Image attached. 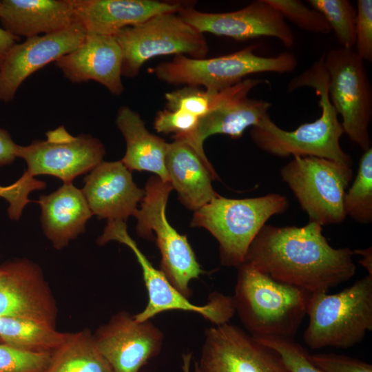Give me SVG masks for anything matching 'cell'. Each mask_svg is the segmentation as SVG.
<instances>
[{"label":"cell","mask_w":372,"mask_h":372,"mask_svg":"<svg viewBox=\"0 0 372 372\" xmlns=\"http://www.w3.org/2000/svg\"><path fill=\"white\" fill-rule=\"evenodd\" d=\"M74 20L87 32L114 35L158 14L176 12L181 3L155 0H73Z\"/></svg>","instance_id":"21"},{"label":"cell","mask_w":372,"mask_h":372,"mask_svg":"<svg viewBox=\"0 0 372 372\" xmlns=\"http://www.w3.org/2000/svg\"><path fill=\"white\" fill-rule=\"evenodd\" d=\"M45 140L28 145H17V158L27 163L29 176L51 175L63 183H72L76 176L91 172L103 161V143L88 134L73 136L64 125L46 132Z\"/></svg>","instance_id":"12"},{"label":"cell","mask_w":372,"mask_h":372,"mask_svg":"<svg viewBox=\"0 0 372 372\" xmlns=\"http://www.w3.org/2000/svg\"><path fill=\"white\" fill-rule=\"evenodd\" d=\"M173 187L157 176H151L145 187L140 209L133 216L137 220L139 236L152 240L153 233L161 254V271L183 296L192 294L189 282L205 272L197 261L187 236L180 234L168 222L166 205Z\"/></svg>","instance_id":"7"},{"label":"cell","mask_w":372,"mask_h":372,"mask_svg":"<svg viewBox=\"0 0 372 372\" xmlns=\"http://www.w3.org/2000/svg\"><path fill=\"white\" fill-rule=\"evenodd\" d=\"M45 187L44 182L38 180L25 173L14 183L7 187L0 186V197L9 203L8 216L12 220H19L23 207L30 202L28 194L34 189Z\"/></svg>","instance_id":"34"},{"label":"cell","mask_w":372,"mask_h":372,"mask_svg":"<svg viewBox=\"0 0 372 372\" xmlns=\"http://www.w3.org/2000/svg\"><path fill=\"white\" fill-rule=\"evenodd\" d=\"M18 37L0 28V67L9 50L17 43Z\"/></svg>","instance_id":"39"},{"label":"cell","mask_w":372,"mask_h":372,"mask_svg":"<svg viewBox=\"0 0 372 372\" xmlns=\"http://www.w3.org/2000/svg\"><path fill=\"white\" fill-rule=\"evenodd\" d=\"M87 31L74 21L59 31L26 38L9 50L0 67V101H11L31 74L70 53L84 39Z\"/></svg>","instance_id":"17"},{"label":"cell","mask_w":372,"mask_h":372,"mask_svg":"<svg viewBox=\"0 0 372 372\" xmlns=\"http://www.w3.org/2000/svg\"><path fill=\"white\" fill-rule=\"evenodd\" d=\"M114 372H139L163 347V332L149 320L137 321L126 311L114 315L93 335Z\"/></svg>","instance_id":"16"},{"label":"cell","mask_w":372,"mask_h":372,"mask_svg":"<svg viewBox=\"0 0 372 372\" xmlns=\"http://www.w3.org/2000/svg\"><path fill=\"white\" fill-rule=\"evenodd\" d=\"M165 167L169 183L189 209L195 211L220 196L211 184V180L218 179L214 167L185 142L174 140L168 143Z\"/></svg>","instance_id":"22"},{"label":"cell","mask_w":372,"mask_h":372,"mask_svg":"<svg viewBox=\"0 0 372 372\" xmlns=\"http://www.w3.org/2000/svg\"><path fill=\"white\" fill-rule=\"evenodd\" d=\"M50 353H35L0 343V372H45Z\"/></svg>","instance_id":"32"},{"label":"cell","mask_w":372,"mask_h":372,"mask_svg":"<svg viewBox=\"0 0 372 372\" xmlns=\"http://www.w3.org/2000/svg\"><path fill=\"white\" fill-rule=\"evenodd\" d=\"M328 86L329 76L322 54L309 68L292 79L287 86L289 92L303 87L314 89L319 96L320 116L287 131L279 127L267 114L251 127L250 134L254 144L263 152L280 158L314 156L351 167L352 159L340 143L344 130L329 99Z\"/></svg>","instance_id":"2"},{"label":"cell","mask_w":372,"mask_h":372,"mask_svg":"<svg viewBox=\"0 0 372 372\" xmlns=\"http://www.w3.org/2000/svg\"><path fill=\"white\" fill-rule=\"evenodd\" d=\"M258 340L276 350L291 372H322L311 361L308 351L293 340L269 338Z\"/></svg>","instance_id":"33"},{"label":"cell","mask_w":372,"mask_h":372,"mask_svg":"<svg viewBox=\"0 0 372 372\" xmlns=\"http://www.w3.org/2000/svg\"><path fill=\"white\" fill-rule=\"evenodd\" d=\"M329 23L341 48L353 49L355 43L356 9L349 0H309Z\"/></svg>","instance_id":"29"},{"label":"cell","mask_w":372,"mask_h":372,"mask_svg":"<svg viewBox=\"0 0 372 372\" xmlns=\"http://www.w3.org/2000/svg\"><path fill=\"white\" fill-rule=\"evenodd\" d=\"M237 268L233 298L248 333L257 340H293L307 313L311 293L278 282L249 264Z\"/></svg>","instance_id":"3"},{"label":"cell","mask_w":372,"mask_h":372,"mask_svg":"<svg viewBox=\"0 0 372 372\" xmlns=\"http://www.w3.org/2000/svg\"><path fill=\"white\" fill-rule=\"evenodd\" d=\"M322 56L329 99L342 118L344 134L365 152L371 147L372 90L364 61L354 49L341 47Z\"/></svg>","instance_id":"10"},{"label":"cell","mask_w":372,"mask_h":372,"mask_svg":"<svg viewBox=\"0 0 372 372\" xmlns=\"http://www.w3.org/2000/svg\"><path fill=\"white\" fill-rule=\"evenodd\" d=\"M280 175L293 193L309 222L321 226L339 224L346 218L344 199L352 169L314 156H293Z\"/></svg>","instance_id":"8"},{"label":"cell","mask_w":372,"mask_h":372,"mask_svg":"<svg viewBox=\"0 0 372 372\" xmlns=\"http://www.w3.org/2000/svg\"><path fill=\"white\" fill-rule=\"evenodd\" d=\"M84 183L81 190L92 214L108 221L125 222L145 194L121 161H102L85 177Z\"/></svg>","instance_id":"20"},{"label":"cell","mask_w":372,"mask_h":372,"mask_svg":"<svg viewBox=\"0 0 372 372\" xmlns=\"http://www.w3.org/2000/svg\"><path fill=\"white\" fill-rule=\"evenodd\" d=\"M355 50L364 61H372V1L358 0L356 9Z\"/></svg>","instance_id":"35"},{"label":"cell","mask_w":372,"mask_h":372,"mask_svg":"<svg viewBox=\"0 0 372 372\" xmlns=\"http://www.w3.org/2000/svg\"><path fill=\"white\" fill-rule=\"evenodd\" d=\"M116 123L126 142L121 161L130 171H147L164 182H169L165 167L168 143L150 133L141 116L127 106L119 107Z\"/></svg>","instance_id":"25"},{"label":"cell","mask_w":372,"mask_h":372,"mask_svg":"<svg viewBox=\"0 0 372 372\" xmlns=\"http://www.w3.org/2000/svg\"><path fill=\"white\" fill-rule=\"evenodd\" d=\"M178 15L200 33H211L238 41L271 37L284 45H294L295 36L284 17L266 0L255 1L240 10L211 13L184 7Z\"/></svg>","instance_id":"15"},{"label":"cell","mask_w":372,"mask_h":372,"mask_svg":"<svg viewBox=\"0 0 372 372\" xmlns=\"http://www.w3.org/2000/svg\"><path fill=\"white\" fill-rule=\"evenodd\" d=\"M183 358V364H182V370L183 372H190V365H191V361L192 359V353H185L182 356ZM194 372H198L196 366L194 365Z\"/></svg>","instance_id":"41"},{"label":"cell","mask_w":372,"mask_h":372,"mask_svg":"<svg viewBox=\"0 0 372 372\" xmlns=\"http://www.w3.org/2000/svg\"><path fill=\"white\" fill-rule=\"evenodd\" d=\"M17 145L10 133L0 128V166L10 165L15 160Z\"/></svg>","instance_id":"38"},{"label":"cell","mask_w":372,"mask_h":372,"mask_svg":"<svg viewBox=\"0 0 372 372\" xmlns=\"http://www.w3.org/2000/svg\"><path fill=\"white\" fill-rule=\"evenodd\" d=\"M309 358L322 372H372L371 364L344 355L317 353Z\"/></svg>","instance_id":"37"},{"label":"cell","mask_w":372,"mask_h":372,"mask_svg":"<svg viewBox=\"0 0 372 372\" xmlns=\"http://www.w3.org/2000/svg\"><path fill=\"white\" fill-rule=\"evenodd\" d=\"M227 88L215 91L185 86L165 94L167 109L180 110L198 118L208 113L224 98Z\"/></svg>","instance_id":"30"},{"label":"cell","mask_w":372,"mask_h":372,"mask_svg":"<svg viewBox=\"0 0 372 372\" xmlns=\"http://www.w3.org/2000/svg\"><path fill=\"white\" fill-rule=\"evenodd\" d=\"M3 29L26 38L63 30L74 20L73 0H1Z\"/></svg>","instance_id":"23"},{"label":"cell","mask_w":372,"mask_h":372,"mask_svg":"<svg viewBox=\"0 0 372 372\" xmlns=\"http://www.w3.org/2000/svg\"><path fill=\"white\" fill-rule=\"evenodd\" d=\"M116 240L128 246L135 254L141 265L144 282L148 295L145 309L134 315L138 322L149 320L156 315L167 311L180 310L200 314L215 326L227 323L236 313L233 297L214 291L209 294L204 305L192 303L178 292L169 282L164 273L156 269L127 231L125 222L108 221L99 243L104 245Z\"/></svg>","instance_id":"11"},{"label":"cell","mask_w":372,"mask_h":372,"mask_svg":"<svg viewBox=\"0 0 372 372\" xmlns=\"http://www.w3.org/2000/svg\"><path fill=\"white\" fill-rule=\"evenodd\" d=\"M306 314L303 340L309 348L348 349L358 344L372 330V276L335 294L311 293Z\"/></svg>","instance_id":"5"},{"label":"cell","mask_w":372,"mask_h":372,"mask_svg":"<svg viewBox=\"0 0 372 372\" xmlns=\"http://www.w3.org/2000/svg\"><path fill=\"white\" fill-rule=\"evenodd\" d=\"M353 254H359L362 256L359 262L366 268L368 274L372 276V247H370L366 249H355L353 251Z\"/></svg>","instance_id":"40"},{"label":"cell","mask_w":372,"mask_h":372,"mask_svg":"<svg viewBox=\"0 0 372 372\" xmlns=\"http://www.w3.org/2000/svg\"><path fill=\"white\" fill-rule=\"evenodd\" d=\"M288 207L287 198L279 194L243 199L218 196L194 211L191 226L205 228L217 240L222 265L238 267L267 221Z\"/></svg>","instance_id":"4"},{"label":"cell","mask_w":372,"mask_h":372,"mask_svg":"<svg viewBox=\"0 0 372 372\" xmlns=\"http://www.w3.org/2000/svg\"><path fill=\"white\" fill-rule=\"evenodd\" d=\"M69 334L39 322L0 317L1 343L23 351L51 353L67 340Z\"/></svg>","instance_id":"27"},{"label":"cell","mask_w":372,"mask_h":372,"mask_svg":"<svg viewBox=\"0 0 372 372\" xmlns=\"http://www.w3.org/2000/svg\"><path fill=\"white\" fill-rule=\"evenodd\" d=\"M0 343H1V340H0Z\"/></svg>","instance_id":"43"},{"label":"cell","mask_w":372,"mask_h":372,"mask_svg":"<svg viewBox=\"0 0 372 372\" xmlns=\"http://www.w3.org/2000/svg\"><path fill=\"white\" fill-rule=\"evenodd\" d=\"M353 252L334 248L322 226L309 222L303 227L265 225L247 251L243 263L271 278L308 292H327L355 274Z\"/></svg>","instance_id":"1"},{"label":"cell","mask_w":372,"mask_h":372,"mask_svg":"<svg viewBox=\"0 0 372 372\" xmlns=\"http://www.w3.org/2000/svg\"><path fill=\"white\" fill-rule=\"evenodd\" d=\"M122 63V50L114 36L92 32H87L78 47L55 61L69 81H94L116 96L124 90Z\"/></svg>","instance_id":"19"},{"label":"cell","mask_w":372,"mask_h":372,"mask_svg":"<svg viewBox=\"0 0 372 372\" xmlns=\"http://www.w3.org/2000/svg\"><path fill=\"white\" fill-rule=\"evenodd\" d=\"M37 202L41 207L43 232L58 249L83 233L93 215L82 190L72 183H63L55 192L41 195Z\"/></svg>","instance_id":"24"},{"label":"cell","mask_w":372,"mask_h":372,"mask_svg":"<svg viewBox=\"0 0 372 372\" xmlns=\"http://www.w3.org/2000/svg\"><path fill=\"white\" fill-rule=\"evenodd\" d=\"M57 307L41 269L26 259L0 266V317L55 327Z\"/></svg>","instance_id":"18"},{"label":"cell","mask_w":372,"mask_h":372,"mask_svg":"<svg viewBox=\"0 0 372 372\" xmlns=\"http://www.w3.org/2000/svg\"><path fill=\"white\" fill-rule=\"evenodd\" d=\"M346 216L360 224L372 221V147L362 155L353 184L344 199Z\"/></svg>","instance_id":"28"},{"label":"cell","mask_w":372,"mask_h":372,"mask_svg":"<svg viewBox=\"0 0 372 372\" xmlns=\"http://www.w3.org/2000/svg\"><path fill=\"white\" fill-rule=\"evenodd\" d=\"M255 45L233 53L209 59H195L176 55L170 61L158 65L154 72L161 81L170 84L203 86L220 91L231 87L250 74L262 72L279 74L293 72L298 66L296 56L285 52L276 56H262Z\"/></svg>","instance_id":"6"},{"label":"cell","mask_w":372,"mask_h":372,"mask_svg":"<svg viewBox=\"0 0 372 372\" xmlns=\"http://www.w3.org/2000/svg\"><path fill=\"white\" fill-rule=\"evenodd\" d=\"M198 372H291L280 354L234 324L207 329Z\"/></svg>","instance_id":"13"},{"label":"cell","mask_w":372,"mask_h":372,"mask_svg":"<svg viewBox=\"0 0 372 372\" xmlns=\"http://www.w3.org/2000/svg\"><path fill=\"white\" fill-rule=\"evenodd\" d=\"M114 36L122 50V76L130 78L138 75L143 64L155 56L187 54L203 59L209 50L203 34L176 12L158 14L122 28Z\"/></svg>","instance_id":"9"},{"label":"cell","mask_w":372,"mask_h":372,"mask_svg":"<svg viewBox=\"0 0 372 372\" xmlns=\"http://www.w3.org/2000/svg\"><path fill=\"white\" fill-rule=\"evenodd\" d=\"M45 372H114L88 330L70 333L50 354Z\"/></svg>","instance_id":"26"},{"label":"cell","mask_w":372,"mask_h":372,"mask_svg":"<svg viewBox=\"0 0 372 372\" xmlns=\"http://www.w3.org/2000/svg\"><path fill=\"white\" fill-rule=\"evenodd\" d=\"M285 19L307 32L327 34L331 28L323 15L299 0H266Z\"/></svg>","instance_id":"31"},{"label":"cell","mask_w":372,"mask_h":372,"mask_svg":"<svg viewBox=\"0 0 372 372\" xmlns=\"http://www.w3.org/2000/svg\"><path fill=\"white\" fill-rule=\"evenodd\" d=\"M1 1H0V11H1Z\"/></svg>","instance_id":"42"},{"label":"cell","mask_w":372,"mask_h":372,"mask_svg":"<svg viewBox=\"0 0 372 372\" xmlns=\"http://www.w3.org/2000/svg\"><path fill=\"white\" fill-rule=\"evenodd\" d=\"M266 80L245 79L227 88L222 101L208 113L198 118L195 130L174 140L189 145L209 166L213 167L204 149L205 140L214 134H222L232 138H240L245 130L256 126L268 114L271 103L267 101L248 98L252 89Z\"/></svg>","instance_id":"14"},{"label":"cell","mask_w":372,"mask_h":372,"mask_svg":"<svg viewBox=\"0 0 372 372\" xmlns=\"http://www.w3.org/2000/svg\"><path fill=\"white\" fill-rule=\"evenodd\" d=\"M198 118L185 111L167 109L159 111L155 117L154 126L157 132L174 133V137L187 135L196 127Z\"/></svg>","instance_id":"36"}]
</instances>
